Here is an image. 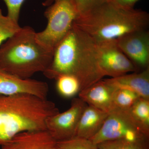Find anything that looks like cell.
<instances>
[{
	"label": "cell",
	"instance_id": "1",
	"mask_svg": "<svg viewBox=\"0 0 149 149\" xmlns=\"http://www.w3.org/2000/svg\"><path fill=\"white\" fill-rule=\"evenodd\" d=\"M43 73L51 80L63 74L74 76L80 92L105 76L99 63L97 43L74 23L55 48L52 61Z\"/></svg>",
	"mask_w": 149,
	"mask_h": 149
},
{
	"label": "cell",
	"instance_id": "2",
	"mask_svg": "<svg viewBox=\"0 0 149 149\" xmlns=\"http://www.w3.org/2000/svg\"><path fill=\"white\" fill-rule=\"evenodd\" d=\"M59 112L47 99L27 94L0 95V146L22 132L47 130V119Z\"/></svg>",
	"mask_w": 149,
	"mask_h": 149
},
{
	"label": "cell",
	"instance_id": "3",
	"mask_svg": "<svg viewBox=\"0 0 149 149\" xmlns=\"http://www.w3.org/2000/svg\"><path fill=\"white\" fill-rule=\"evenodd\" d=\"M149 22L146 11L124 8L109 1L79 15L74 24L99 43L117 40L131 32L146 29Z\"/></svg>",
	"mask_w": 149,
	"mask_h": 149
},
{
	"label": "cell",
	"instance_id": "4",
	"mask_svg": "<svg viewBox=\"0 0 149 149\" xmlns=\"http://www.w3.org/2000/svg\"><path fill=\"white\" fill-rule=\"evenodd\" d=\"M29 26L21 27L0 47V69L22 79L44 72L52 60L54 51L37 40Z\"/></svg>",
	"mask_w": 149,
	"mask_h": 149
},
{
	"label": "cell",
	"instance_id": "5",
	"mask_svg": "<svg viewBox=\"0 0 149 149\" xmlns=\"http://www.w3.org/2000/svg\"><path fill=\"white\" fill-rule=\"evenodd\" d=\"M44 15L47 25L43 31L36 33V37L40 43L54 51L79 14L74 0H56L48 6Z\"/></svg>",
	"mask_w": 149,
	"mask_h": 149
},
{
	"label": "cell",
	"instance_id": "6",
	"mask_svg": "<svg viewBox=\"0 0 149 149\" xmlns=\"http://www.w3.org/2000/svg\"><path fill=\"white\" fill-rule=\"evenodd\" d=\"M149 138L128 110L114 109L109 113L100 130L90 140L96 145L118 140L149 143Z\"/></svg>",
	"mask_w": 149,
	"mask_h": 149
},
{
	"label": "cell",
	"instance_id": "7",
	"mask_svg": "<svg viewBox=\"0 0 149 149\" xmlns=\"http://www.w3.org/2000/svg\"><path fill=\"white\" fill-rule=\"evenodd\" d=\"M87 105L79 98L72 99L68 109L48 118L46 129L57 141L74 138L81 115Z\"/></svg>",
	"mask_w": 149,
	"mask_h": 149
},
{
	"label": "cell",
	"instance_id": "8",
	"mask_svg": "<svg viewBox=\"0 0 149 149\" xmlns=\"http://www.w3.org/2000/svg\"><path fill=\"white\" fill-rule=\"evenodd\" d=\"M97 44L99 63L105 76L118 77L136 71L135 65L118 47L116 40Z\"/></svg>",
	"mask_w": 149,
	"mask_h": 149
},
{
	"label": "cell",
	"instance_id": "9",
	"mask_svg": "<svg viewBox=\"0 0 149 149\" xmlns=\"http://www.w3.org/2000/svg\"><path fill=\"white\" fill-rule=\"evenodd\" d=\"M49 90L46 82L31 78L22 79L0 69V95L27 94L47 99Z\"/></svg>",
	"mask_w": 149,
	"mask_h": 149
},
{
	"label": "cell",
	"instance_id": "10",
	"mask_svg": "<svg viewBox=\"0 0 149 149\" xmlns=\"http://www.w3.org/2000/svg\"><path fill=\"white\" fill-rule=\"evenodd\" d=\"M118 47L134 65L146 69L149 64V32L146 29L126 34L116 40Z\"/></svg>",
	"mask_w": 149,
	"mask_h": 149
},
{
	"label": "cell",
	"instance_id": "11",
	"mask_svg": "<svg viewBox=\"0 0 149 149\" xmlns=\"http://www.w3.org/2000/svg\"><path fill=\"white\" fill-rule=\"evenodd\" d=\"M57 142L47 130L22 132L1 149H58Z\"/></svg>",
	"mask_w": 149,
	"mask_h": 149
},
{
	"label": "cell",
	"instance_id": "12",
	"mask_svg": "<svg viewBox=\"0 0 149 149\" xmlns=\"http://www.w3.org/2000/svg\"><path fill=\"white\" fill-rule=\"evenodd\" d=\"M115 88L100 80L78 93L79 98L89 106L109 113L113 109V95Z\"/></svg>",
	"mask_w": 149,
	"mask_h": 149
},
{
	"label": "cell",
	"instance_id": "13",
	"mask_svg": "<svg viewBox=\"0 0 149 149\" xmlns=\"http://www.w3.org/2000/svg\"><path fill=\"white\" fill-rule=\"evenodd\" d=\"M115 89H124L149 100V67L140 72L126 74L104 80Z\"/></svg>",
	"mask_w": 149,
	"mask_h": 149
},
{
	"label": "cell",
	"instance_id": "14",
	"mask_svg": "<svg viewBox=\"0 0 149 149\" xmlns=\"http://www.w3.org/2000/svg\"><path fill=\"white\" fill-rule=\"evenodd\" d=\"M108 114L88 105L81 115L75 137L88 139L93 138L100 130Z\"/></svg>",
	"mask_w": 149,
	"mask_h": 149
},
{
	"label": "cell",
	"instance_id": "15",
	"mask_svg": "<svg viewBox=\"0 0 149 149\" xmlns=\"http://www.w3.org/2000/svg\"><path fill=\"white\" fill-rule=\"evenodd\" d=\"M128 111L145 133L149 136V100L140 97Z\"/></svg>",
	"mask_w": 149,
	"mask_h": 149
},
{
	"label": "cell",
	"instance_id": "16",
	"mask_svg": "<svg viewBox=\"0 0 149 149\" xmlns=\"http://www.w3.org/2000/svg\"><path fill=\"white\" fill-rule=\"evenodd\" d=\"M56 80L58 92L64 97H72L80 92V83L74 76L63 74L59 76Z\"/></svg>",
	"mask_w": 149,
	"mask_h": 149
},
{
	"label": "cell",
	"instance_id": "17",
	"mask_svg": "<svg viewBox=\"0 0 149 149\" xmlns=\"http://www.w3.org/2000/svg\"><path fill=\"white\" fill-rule=\"evenodd\" d=\"M140 97L137 93L130 90L115 89L113 95V109L128 110Z\"/></svg>",
	"mask_w": 149,
	"mask_h": 149
},
{
	"label": "cell",
	"instance_id": "18",
	"mask_svg": "<svg viewBox=\"0 0 149 149\" xmlns=\"http://www.w3.org/2000/svg\"><path fill=\"white\" fill-rule=\"evenodd\" d=\"M21 28L18 22L8 16H4L0 9V47L5 41L13 36Z\"/></svg>",
	"mask_w": 149,
	"mask_h": 149
},
{
	"label": "cell",
	"instance_id": "19",
	"mask_svg": "<svg viewBox=\"0 0 149 149\" xmlns=\"http://www.w3.org/2000/svg\"><path fill=\"white\" fill-rule=\"evenodd\" d=\"M97 146L98 149H149V143L123 140L105 141Z\"/></svg>",
	"mask_w": 149,
	"mask_h": 149
},
{
	"label": "cell",
	"instance_id": "20",
	"mask_svg": "<svg viewBox=\"0 0 149 149\" xmlns=\"http://www.w3.org/2000/svg\"><path fill=\"white\" fill-rule=\"evenodd\" d=\"M58 149H98L90 139L74 137L66 141H58Z\"/></svg>",
	"mask_w": 149,
	"mask_h": 149
},
{
	"label": "cell",
	"instance_id": "21",
	"mask_svg": "<svg viewBox=\"0 0 149 149\" xmlns=\"http://www.w3.org/2000/svg\"><path fill=\"white\" fill-rule=\"evenodd\" d=\"M74 1L78 14L81 15L109 1V0H74Z\"/></svg>",
	"mask_w": 149,
	"mask_h": 149
},
{
	"label": "cell",
	"instance_id": "22",
	"mask_svg": "<svg viewBox=\"0 0 149 149\" xmlns=\"http://www.w3.org/2000/svg\"><path fill=\"white\" fill-rule=\"evenodd\" d=\"M7 8L8 16L14 21L18 22L22 6L25 0H3Z\"/></svg>",
	"mask_w": 149,
	"mask_h": 149
},
{
	"label": "cell",
	"instance_id": "23",
	"mask_svg": "<svg viewBox=\"0 0 149 149\" xmlns=\"http://www.w3.org/2000/svg\"><path fill=\"white\" fill-rule=\"evenodd\" d=\"M140 0H109V1L118 6L128 9L134 8L136 3Z\"/></svg>",
	"mask_w": 149,
	"mask_h": 149
},
{
	"label": "cell",
	"instance_id": "24",
	"mask_svg": "<svg viewBox=\"0 0 149 149\" xmlns=\"http://www.w3.org/2000/svg\"><path fill=\"white\" fill-rule=\"evenodd\" d=\"M56 0H45L43 3V5L45 6H50Z\"/></svg>",
	"mask_w": 149,
	"mask_h": 149
}]
</instances>
